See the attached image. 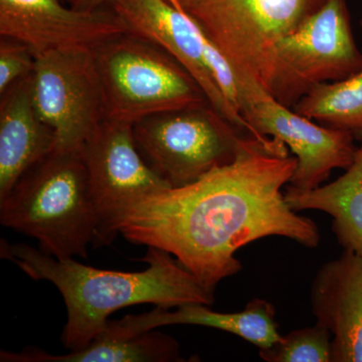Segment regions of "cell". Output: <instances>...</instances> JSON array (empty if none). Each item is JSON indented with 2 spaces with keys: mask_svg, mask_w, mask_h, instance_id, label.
<instances>
[{
  "mask_svg": "<svg viewBox=\"0 0 362 362\" xmlns=\"http://www.w3.org/2000/svg\"><path fill=\"white\" fill-rule=\"evenodd\" d=\"M296 168L284 143L249 134L232 163L128 207L112 226V240L120 233L132 244L170 252L214 293L242 270L235 252L254 240L279 235L318 246V226L293 211L282 192Z\"/></svg>",
  "mask_w": 362,
  "mask_h": 362,
  "instance_id": "6da1fadb",
  "label": "cell"
},
{
  "mask_svg": "<svg viewBox=\"0 0 362 362\" xmlns=\"http://www.w3.org/2000/svg\"><path fill=\"white\" fill-rule=\"evenodd\" d=\"M2 258L33 280L56 286L66 307L62 342L69 351L89 344L103 332L114 312L137 304L173 309L187 304L214 303V293L187 270L170 252L147 247L142 272L102 270L73 258L58 259L25 244L1 240Z\"/></svg>",
  "mask_w": 362,
  "mask_h": 362,
  "instance_id": "7a4b0ae2",
  "label": "cell"
},
{
  "mask_svg": "<svg viewBox=\"0 0 362 362\" xmlns=\"http://www.w3.org/2000/svg\"><path fill=\"white\" fill-rule=\"evenodd\" d=\"M0 221L58 259L87 258L100 228L82 148H56L0 199Z\"/></svg>",
  "mask_w": 362,
  "mask_h": 362,
  "instance_id": "3957f363",
  "label": "cell"
},
{
  "mask_svg": "<svg viewBox=\"0 0 362 362\" xmlns=\"http://www.w3.org/2000/svg\"><path fill=\"white\" fill-rule=\"evenodd\" d=\"M107 119L134 124L145 117L209 103L180 62L148 40L124 33L94 49Z\"/></svg>",
  "mask_w": 362,
  "mask_h": 362,
  "instance_id": "277c9868",
  "label": "cell"
},
{
  "mask_svg": "<svg viewBox=\"0 0 362 362\" xmlns=\"http://www.w3.org/2000/svg\"><path fill=\"white\" fill-rule=\"evenodd\" d=\"M327 0H194L187 9L244 84L269 93L274 56Z\"/></svg>",
  "mask_w": 362,
  "mask_h": 362,
  "instance_id": "5b68a950",
  "label": "cell"
},
{
  "mask_svg": "<svg viewBox=\"0 0 362 362\" xmlns=\"http://www.w3.org/2000/svg\"><path fill=\"white\" fill-rule=\"evenodd\" d=\"M239 130L211 104L156 114L133 124L143 158L173 187L232 163L246 138Z\"/></svg>",
  "mask_w": 362,
  "mask_h": 362,
  "instance_id": "8992f818",
  "label": "cell"
},
{
  "mask_svg": "<svg viewBox=\"0 0 362 362\" xmlns=\"http://www.w3.org/2000/svg\"><path fill=\"white\" fill-rule=\"evenodd\" d=\"M361 69L347 1L327 0L279 42L269 94L293 108L315 86L343 80Z\"/></svg>",
  "mask_w": 362,
  "mask_h": 362,
  "instance_id": "52a82bcc",
  "label": "cell"
},
{
  "mask_svg": "<svg viewBox=\"0 0 362 362\" xmlns=\"http://www.w3.org/2000/svg\"><path fill=\"white\" fill-rule=\"evenodd\" d=\"M33 100L40 118L56 133V148H82L107 119L94 49H61L35 56Z\"/></svg>",
  "mask_w": 362,
  "mask_h": 362,
  "instance_id": "ba28073f",
  "label": "cell"
},
{
  "mask_svg": "<svg viewBox=\"0 0 362 362\" xmlns=\"http://www.w3.org/2000/svg\"><path fill=\"white\" fill-rule=\"evenodd\" d=\"M242 114L255 137L262 141L274 138L291 150L297 168L290 187L297 189L320 187L332 170H346L356 158L354 133L316 123L281 104L259 86L247 89Z\"/></svg>",
  "mask_w": 362,
  "mask_h": 362,
  "instance_id": "9c48e42d",
  "label": "cell"
},
{
  "mask_svg": "<svg viewBox=\"0 0 362 362\" xmlns=\"http://www.w3.org/2000/svg\"><path fill=\"white\" fill-rule=\"evenodd\" d=\"M82 151L100 218L97 246L110 244L112 226L128 207L173 187L143 158L133 124L105 119Z\"/></svg>",
  "mask_w": 362,
  "mask_h": 362,
  "instance_id": "30bf717a",
  "label": "cell"
},
{
  "mask_svg": "<svg viewBox=\"0 0 362 362\" xmlns=\"http://www.w3.org/2000/svg\"><path fill=\"white\" fill-rule=\"evenodd\" d=\"M127 33L113 9L68 8L61 0H0V35L28 45L35 56L61 49H95Z\"/></svg>",
  "mask_w": 362,
  "mask_h": 362,
  "instance_id": "8fae6325",
  "label": "cell"
},
{
  "mask_svg": "<svg viewBox=\"0 0 362 362\" xmlns=\"http://www.w3.org/2000/svg\"><path fill=\"white\" fill-rule=\"evenodd\" d=\"M111 6L125 23L128 33L168 52L201 85L209 103L221 116L254 136L251 125L214 82L206 64V33L185 9L170 0H113Z\"/></svg>",
  "mask_w": 362,
  "mask_h": 362,
  "instance_id": "7c38bea8",
  "label": "cell"
},
{
  "mask_svg": "<svg viewBox=\"0 0 362 362\" xmlns=\"http://www.w3.org/2000/svg\"><path fill=\"white\" fill-rule=\"evenodd\" d=\"M316 323L331 333L330 362H362V256L344 250L324 264L311 288Z\"/></svg>",
  "mask_w": 362,
  "mask_h": 362,
  "instance_id": "4fadbf2b",
  "label": "cell"
},
{
  "mask_svg": "<svg viewBox=\"0 0 362 362\" xmlns=\"http://www.w3.org/2000/svg\"><path fill=\"white\" fill-rule=\"evenodd\" d=\"M54 131L33 100V73L16 81L0 100V199L28 168L54 151Z\"/></svg>",
  "mask_w": 362,
  "mask_h": 362,
  "instance_id": "5bb4252c",
  "label": "cell"
},
{
  "mask_svg": "<svg viewBox=\"0 0 362 362\" xmlns=\"http://www.w3.org/2000/svg\"><path fill=\"white\" fill-rule=\"evenodd\" d=\"M275 317V307L263 299L252 300L244 310L235 313H220L204 304H187L176 307L173 311L156 307L147 313L127 315L118 321L109 320L105 330L120 337H132L161 326H204L226 331L259 349H266L282 338Z\"/></svg>",
  "mask_w": 362,
  "mask_h": 362,
  "instance_id": "9a60e30c",
  "label": "cell"
},
{
  "mask_svg": "<svg viewBox=\"0 0 362 362\" xmlns=\"http://www.w3.org/2000/svg\"><path fill=\"white\" fill-rule=\"evenodd\" d=\"M1 362H176L183 361L175 338L154 330L120 337L104 330L83 349L54 356L28 347L0 352Z\"/></svg>",
  "mask_w": 362,
  "mask_h": 362,
  "instance_id": "2e32d148",
  "label": "cell"
},
{
  "mask_svg": "<svg viewBox=\"0 0 362 362\" xmlns=\"http://www.w3.org/2000/svg\"><path fill=\"white\" fill-rule=\"evenodd\" d=\"M293 211H324L332 218V230L344 250L362 256V137L356 158L337 180L310 190L288 187L285 194Z\"/></svg>",
  "mask_w": 362,
  "mask_h": 362,
  "instance_id": "e0dca14e",
  "label": "cell"
},
{
  "mask_svg": "<svg viewBox=\"0 0 362 362\" xmlns=\"http://www.w3.org/2000/svg\"><path fill=\"white\" fill-rule=\"evenodd\" d=\"M293 109L324 126L362 137V69L343 80L315 86Z\"/></svg>",
  "mask_w": 362,
  "mask_h": 362,
  "instance_id": "ac0fdd59",
  "label": "cell"
},
{
  "mask_svg": "<svg viewBox=\"0 0 362 362\" xmlns=\"http://www.w3.org/2000/svg\"><path fill=\"white\" fill-rule=\"evenodd\" d=\"M331 337L329 330L316 323L282 335L269 349H259V356L268 362H330Z\"/></svg>",
  "mask_w": 362,
  "mask_h": 362,
  "instance_id": "d6986e66",
  "label": "cell"
},
{
  "mask_svg": "<svg viewBox=\"0 0 362 362\" xmlns=\"http://www.w3.org/2000/svg\"><path fill=\"white\" fill-rule=\"evenodd\" d=\"M0 42V94L21 78L35 70V56L30 47L18 40L1 37Z\"/></svg>",
  "mask_w": 362,
  "mask_h": 362,
  "instance_id": "ffe728a7",
  "label": "cell"
},
{
  "mask_svg": "<svg viewBox=\"0 0 362 362\" xmlns=\"http://www.w3.org/2000/svg\"><path fill=\"white\" fill-rule=\"evenodd\" d=\"M113 0H78L77 4L73 7L82 11H93V9L101 8L105 4H110Z\"/></svg>",
  "mask_w": 362,
  "mask_h": 362,
  "instance_id": "44dd1931",
  "label": "cell"
},
{
  "mask_svg": "<svg viewBox=\"0 0 362 362\" xmlns=\"http://www.w3.org/2000/svg\"><path fill=\"white\" fill-rule=\"evenodd\" d=\"M170 1L173 2V4H175L176 6L187 11L194 0H170Z\"/></svg>",
  "mask_w": 362,
  "mask_h": 362,
  "instance_id": "7402d4cb",
  "label": "cell"
},
{
  "mask_svg": "<svg viewBox=\"0 0 362 362\" xmlns=\"http://www.w3.org/2000/svg\"><path fill=\"white\" fill-rule=\"evenodd\" d=\"M65 1L70 2V4H71V6H75L76 4H77L78 0H65Z\"/></svg>",
  "mask_w": 362,
  "mask_h": 362,
  "instance_id": "603a6c76",
  "label": "cell"
},
{
  "mask_svg": "<svg viewBox=\"0 0 362 362\" xmlns=\"http://www.w3.org/2000/svg\"><path fill=\"white\" fill-rule=\"evenodd\" d=\"M361 30H362V18H361Z\"/></svg>",
  "mask_w": 362,
  "mask_h": 362,
  "instance_id": "cb8c5ba5",
  "label": "cell"
}]
</instances>
